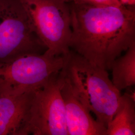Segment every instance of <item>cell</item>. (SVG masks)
<instances>
[{
  "label": "cell",
  "instance_id": "6da1fadb",
  "mask_svg": "<svg viewBox=\"0 0 135 135\" xmlns=\"http://www.w3.org/2000/svg\"><path fill=\"white\" fill-rule=\"evenodd\" d=\"M70 49L110 70L112 63L135 44V6H95L70 2Z\"/></svg>",
  "mask_w": 135,
  "mask_h": 135
},
{
  "label": "cell",
  "instance_id": "7a4b0ae2",
  "mask_svg": "<svg viewBox=\"0 0 135 135\" xmlns=\"http://www.w3.org/2000/svg\"><path fill=\"white\" fill-rule=\"evenodd\" d=\"M65 57L60 74L74 95L107 128L119 106L121 92L114 85L106 70L71 50Z\"/></svg>",
  "mask_w": 135,
  "mask_h": 135
},
{
  "label": "cell",
  "instance_id": "3957f363",
  "mask_svg": "<svg viewBox=\"0 0 135 135\" xmlns=\"http://www.w3.org/2000/svg\"><path fill=\"white\" fill-rule=\"evenodd\" d=\"M73 1L19 0L46 52L52 55L64 56L70 50Z\"/></svg>",
  "mask_w": 135,
  "mask_h": 135
},
{
  "label": "cell",
  "instance_id": "277c9868",
  "mask_svg": "<svg viewBox=\"0 0 135 135\" xmlns=\"http://www.w3.org/2000/svg\"><path fill=\"white\" fill-rule=\"evenodd\" d=\"M65 62V55L54 56L46 51L0 63V97L18 95L33 89L59 72Z\"/></svg>",
  "mask_w": 135,
  "mask_h": 135
},
{
  "label": "cell",
  "instance_id": "5b68a950",
  "mask_svg": "<svg viewBox=\"0 0 135 135\" xmlns=\"http://www.w3.org/2000/svg\"><path fill=\"white\" fill-rule=\"evenodd\" d=\"M46 50L19 0H0V63Z\"/></svg>",
  "mask_w": 135,
  "mask_h": 135
},
{
  "label": "cell",
  "instance_id": "8992f818",
  "mask_svg": "<svg viewBox=\"0 0 135 135\" xmlns=\"http://www.w3.org/2000/svg\"><path fill=\"white\" fill-rule=\"evenodd\" d=\"M58 73L33 89L28 135H68Z\"/></svg>",
  "mask_w": 135,
  "mask_h": 135
},
{
  "label": "cell",
  "instance_id": "52a82bcc",
  "mask_svg": "<svg viewBox=\"0 0 135 135\" xmlns=\"http://www.w3.org/2000/svg\"><path fill=\"white\" fill-rule=\"evenodd\" d=\"M58 78L65 106L68 135H107L106 127L93 118L90 112L74 95L60 72Z\"/></svg>",
  "mask_w": 135,
  "mask_h": 135
},
{
  "label": "cell",
  "instance_id": "ba28073f",
  "mask_svg": "<svg viewBox=\"0 0 135 135\" xmlns=\"http://www.w3.org/2000/svg\"><path fill=\"white\" fill-rule=\"evenodd\" d=\"M33 89L18 95L0 97V135H28Z\"/></svg>",
  "mask_w": 135,
  "mask_h": 135
},
{
  "label": "cell",
  "instance_id": "9c48e42d",
  "mask_svg": "<svg viewBox=\"0 0 135 135\" xmlns=\"http://www.w3.org/2000/svg\"><path fill=\"white\" fill-rule=\"evenodd\" d=\"M135 92L122 95L116 113L107 128V135H135Z\"/></svg>",
  "mask_w": 135,
  "mask_h": 135
},
{
  "label": "cell",
  "instance_id": "30bf717a",
  "mask_svg": "<svg viewBox=\"0 0 135 135\" xmlns=\"http://www.w3.org/2000/svg\"><path fill=\"white\" fill-rule=\"evenodd\" d=\"M125 52L113 61L110 69L111 81L120 92L135 84V44Z\"/></svg>",
  "mask_w": 135,
  "mask_h": 135
},
{
  "label": "cell",
  "instance_id": "8fae6325",
  "mask_svg": "<svg viewBox=\"0 0 135 135\" xmlns=\"http://www.w3.org/2000/svg\"><path fill=\"white\" fill-rule=\"evenodd\" d=\"M74 1L95 6H119L121 5L119 0H74Z\"/></svg>",
  "mask_w": 135,
  "mask_h": 135
},
{
  "label": "cell",
  "instance_id": "7c38bea8",
  "mask_svg": "<svg viewBox=\"0 0 135 135\" xmlns=\"http://www.w3.org/2000/svg\"><path fill=\"white\" fill-rule=\"evenodd\" d=\"M121 5L126 6H135V0H119Z\"/></svg>",
  "mask_w": 135,
  "mask_h": 135
}]
</instances>
